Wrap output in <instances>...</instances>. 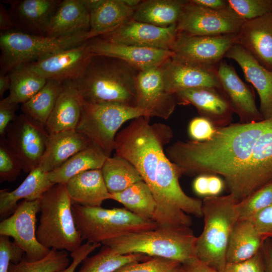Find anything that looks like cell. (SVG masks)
Segmentation results:
<instances>
[{
  "label": "cell",
  "instance_id": "6da1fadb",
  "mask_svg": "<svg viewBox=\"0 0 272 272\" xmlns=\"http://www.w3.org/2000/svg\"><path fill=\"white\" fill-rule=\"evenodd\" d=\"M173 137L169 126L151 124L150 117L143 116L131 120L115 139V155L130 162L151 189L156 203L153 221L160 226L182 223L201 206V199L182 190L180 171L164 151Z\"/></svg>",
  "mask_w": 272,
  "mask_h": 272
},
{
  "label": "cell",
  "instance_id": "7a4b0ae2",
  "mask_svg": "<svg viewBox=\"0 0 272 272\" xmlns=\"http://www.w3.org/2000/svg\"><path fill=\"white\" fill-rule=\"evenodd\" d=\"M269 121L270 118L217 128L214 136L208 141H178L167 147L165 153L182 175L221 176L226 188L231 193L257 139Z\"/></svg>",
  "mask_w": 272,
  "mask_h": 272
},
{
  "label": "cell",
  "instance_id": "3957f363",
  "mask_svg": "<svg viewBox=\"0 0 272 272\" xmlns=\"http://www.w3.org/2000/svg\"><path fill=\"white\" fill-rule=\"evenodd\" d=\"M139 72L117 58L94 55L75 82L85 100L135 107V82Z\"/></svg>",
  "mask_w": 272,
  "mask_h": 272
},
{
  "label": "cell",
  "instance_id": "277c9868",
  "mask_svg": "<svg viewBox=\"0 0 272 272\" xmlns=\"http://www.w3.org/2000/svg\"><path fill=\"white\" fill-rule=\"evenodd\" d=\"M196 239L190 227L158 226L109 239L102 244L118 254L141 253L182 264L196 257Z\"/></svg>",
  "mask_w": 272,
  "mask_h": 272
},
{
  "label": "cell",
  "instance_id": "5b68a950",
  "mask_svg": "<svg viewBox=\"0 0 272 272\" xmlns=\"http://www.w3.org/2000/svg\"><path fill=\"white\" fill-rule=\"evenodd\" d=\"M237 203L230 194L207 196L202 200L203 227L197 237L196 257L218 272L227 263L229 238L239 220Z\"/></svg>",
  "mask_w": 272,
  "mask_h": 272
},
{
  "label": "cell",
  "instance_id": "8992f818",
  "mask_svg": "<svg viewBox=\"0 0 272 272\" xmlns=\"http://www.w3.org/2000/svg\"><path fill=\"white\" fill-rule=\"evenodd\" d=\"M38 241L49 249L73 252L83 241L74 219L72 202L65 184H55L40 198Z\"/></svg>",
  "mask_w": 272,
  "mask_h": 272
},
{
  "label": "cell",
  "instance_id": "52a82bcc",
  "mask_svg": "<svg viewBox=\"0 0 272 272\" xmlns=\"http://www.w3.org/2000/svg\"><path fill=\"white\" fill-rule=\"evenodd\" d=\"M72 209L83 240L91 243L102 244L109 239L158 227L154 221L143 219L125 208L105 209L73 203Z\"/></svg>",
  "mask_w": 272,
  "mask_h": 272
},
{
  "label": "cell",
  "instance_id": "ba28073f",
  "mask_svg": "<svg viewBox=\"0 0 272 272\" xmlns=\"http://www.w3.org/2000/svg\"><path fill=\"white\" fill-rule=\"evenodd\" d=\"M88 34L52 37L18 30L1 32V74H8L20 66L79 45L88 40Z\"/></svg>",
  "mask_w": 272,
  "mask_h": 272
},
{
  "label": "cell",
  "instance_id": "9c48e42d",
  "mask_svg": "<svg viewBox=\"0 0 272 272\" xmlns=\"http://www.w3.org/2000/svg\"><path fill=\"white\" fill-rule=\"evenodd\" d=\"M143 116H146L145 112L137 107L82 98V113L76 130L108 157L114 151L115 139L120 127L127 121Z\"/></svg>",
  "mask_w": 272,
  "mask_h": 272
},
{
  "label": "cell",
  "instance_id": "30bf717a",
  "mask_svg": "<svg viewBox=\"0 0 272 272\" xmlns=\"http://www.w3.org/2000/svg\"><path fill=\"white\" fill-rule=\"evenodd\" d=\"M48 136L44 126L23 113L9 124L2 138L20 161L22 171L29 173L39 166Z\"/></svg>",
  "mask_w": 272,
  "mask_h": 272
},
{
  "label": "cell",
  "instance_id": "8fae6325",
  "mask_svg": "<svg viewBox=\"0 0 272 272\" xmlns=\"http://www.w3.org/2000/svg\"><path fill=\"white\" fill-rule=\"evenodd\" d=\"M245 22L230 8L215 10L191 3L185 6L176 24L178 32L192 36L238 34Z\"/></svg>",
  "mask_w": 272,
  "mask_h": 272
},
{
  "label": "cell",
  "instance_id": "7c38bea8",
  "mask_svg": "<svg viewBox=\"0 0 272 272\" xmlns=\"http://www.w3.org/2000/svg\"><path fill=\"white\" fill-rule=\"evenodd\" d=\"M40 208V198L23 200L11 216L0 223V235L12 237L24 251V257L29 261L44 257L51 250L42 245L37 238L36 216Z\"/></svg>",
  "mask_w": 272,
  "mask_h": 272
},
{
  "label": "cell",
  "instance_id": "4fadbf2b",
  "mask_svg": "<svg viewBox=\"0 0 272 272\" xmlns=\"http://www.w3.org/2000/svg\"><path fill=\"white\" fill-rule=\"evenodd\" d=\"M237 42V34L192 36L178 32L171 50L173 59L185 63L216 66Z\"/></svg>",
  "mask_w": 272,
  "mask_h": 272
},
{
  "label": "cell",
  "instance_id": "5bb4252c",
  "mask_svg": "<svg viewBox=\"0 0 272 272\" xmlns=\"http://www.w3.org/2000/svg\"><path fill=\"white\" fill-rule=\"evenodd\" d=\"M272 182V117L257 139L237 185L231 193L238 201Z\"/></svg>",
  "mask_w": 272,
  "mask_h": 272
},
{
  "label": "cell",
  "instance_id": "9a60e30c",
  "mask_svg": "<svg viewBox=\"0 0 272 272\" xmlns=\"http://www.w3.org/2000/svg\"><path fill=\"white\" fill-rule=\"evenodd\" d=\"M161 66L139 71L135 82V107L147 117L168 119L177 104L175 95L166 90Z\"/></svg>",
  "mask_w": 272,
  "mask_h": 272
},
{
  "label": "cell",
  "instance_id": "2e32d148",
  "mask_svg": "<svg viewBox=\"0 0 272 272\" xmlns=\"http://www.w3.org/2000/svg\"><path fill=\"white\" fill-rule=\"evenodd\" d=\"M93 55L88 40L25 65L47 80L63 82L79 78Z\"/></svg>",
  "mask_w": 272,
  "mask_h": 272
},
{
  "label": "cell",
  "instance_id": "e0dca14e",
  "mask_svg": "<svg viewBox=\"0 0 272 272\" xmlns=\"http://www.w3.org/2000/svg\"><path fill=\"white\" fill-rule=\"evenodd\" d=\"M216 72L221 90L229 101L239 122L248 123L263 120L258 109L253 87L243 82L234 67L222 60L217 65Z\"/></svg>",
  "mask_w": 272,
  "mask_h": 272
},
{
  "label": "cell",
  "instance_id": "ac0fdd59",
  "mask_svg": "<svg viewBox=\"0 0 272 272\" xmlns=\"http://www.w3.org/2000/svg\"><path fill=\"white\" fill-rule=\"evenodd\" d=\"M176 25L163 28L132 19L99 38L113 42L170 50L176 39Z\"/></svg>",
  "mask_w": 272,
  "mask_h": 272
},
{
  "label": "cell",
  "instance_id": "d6986e66",
  "mask_svg": "<svg viewBox=\"0 0 272 272\" xmlns=\"http://www.w3.org/2000/svg\"><path fill=\"white\" fill-rule=\"evenodd\" d=\"M89 41L93 55L117 58L139 71L161 66L174 55L170 50L115 43L99 38Z\"/></svg>",
  "mask_w": 272,
  "mask_h": 272
},
{
  "label": "cell",
  "instance_id": "ffe728a7",
  "mask_svg": "<svg viewBox=\"0 0 272 272\" xmlns=\"http://www.w3.org/2000/svg\"><path fill=\"white\" fill-rule=\"evenodd\" d=\"M175 96L177 104L193 105L200 116L209 120L216 128L232 124L234 112L220 89L214 87L189 89L180 91Z\"/></svg>",
  "mask_w": 272,
  "mask_h": 272
},
{
  "label": "cell",
  "instance_id": "44dd1931",
  "mask_svg": "<svg viewBox=\"0 0 272 272\" xmlns=\"http://www.w3.org/2000/svg\"><path fill=\"white\" fill-rule=\"evenodd\" d=\"M216 67L180 62L171 58L161 66L165 89L173 95L200 87L221 89Z\"/></svg>",
  "mask_w": 272,
  "mask_h": 272
},
{
  "label": "cell",
  "instance_id": "7402d4cb",
  "mask_svg": "<svg viewBox=\"0 0 272 272\" xmlns=\"http://www.w3.org/2000/svg\"><path fill=\"white\" fill-rule=\"evenodd\" d=\"M225 57L239 64L246 81L256 90L260 98L259 111L263 119L272 117V71L263 66L237 43L231 47Z\"/></svg>",
  "mask_w": 272,
  "mask_h": 272
},
{
  "label": "cell",
  "instance_id": "603a6c76",
  "mask_svg": "<svg viewBox=\"0 0 272 272\" xmlns=\"http://www.w3.org/2000/svg\"><path fill=\"white\" fill-rule=\"evenodd\" d=\"M61 1H10L9 13L17 30L45 36L50 22Z\"/></svg>",
  "mask_w": 272,
  "mask_h": 272
},
{
  "label": "cell",
  "instance_id": "cb8c5ba5",
  "mask_svg": "<svg viewBox=\"0 0 272 272\" xmlns=\"http://www.w3.org/2000/svg\"><path fill=\"white\" fill-rule=\"evenodd\" d=\"M237 44L272 71V13L245 21L237 34Z\"/></svg>",
  "mask_w": 272,
  "mask_h": 272
},
{
  "label": "cell",
  "instance_id": "d4e9b609",
  "mask_svg": "<svg viewBox=\"0 0 272 272\" xmlns=\"http://www.w3.org/2000/svg\"><path fill=\"white\" fill-rule=\"evenodd\" d=\"M90 12L88 40L118 28L132 19L135 8L125 0H86Z\"/></svg>",
  "mask_w": 272,
  "mask_h": 272
},
{
  "label": "cell",
  "instance_id": "484cf974",
  "mask_svg": "<svg viewBox=\"0 0 272 272\" xmlns=\"http://www.w3.org/2000/svg\"><path fill=\"white\" fill-rule=\"evenodd\" d=\"M90 12L86 0L61 1L47 29L45 36L68 37L88 33Z\"/></svg>",
  "mask_w": 272,
  "mask_h": 272
},
{
  "label": "cell",
  "instance_id": "4316f807",
  "mask_svg": "<svg viewBox=\"0 0 272 272\" xmlns=\"http://www.w3.org/2000/svg\"><path fill=\"white\" fill-rule=\"evenodd\" d=\"M93 144L76 129L50 134L39 167L47 172H51Z\"/></svg>",
  "mask_w": 272,
  "mask_h": 272
},
{
  "label": "cell",
  "instance_id": "83f0119b",
  "mask_svg": "<svg viewBox=\"0 0 272 272\" xmlns=\"http://www.w3.org/2000/svg\"><path fill=\"white\" fill-rule=\"evenodd\" d=\"M82 113V97L75 80L63 82L61 91L45 124L49 134L75 130Z\"/></svg>",
  "mask_w": 272,
  "mask_h": 272
},
{
  "label": "cell",
  "instance_id": "f1b7e54d",
  "mask_svg": "<svg viewBox=\"0 0 272 272\" xmlns=\"http://www.w3.org/2000/svg\"><path fill=\"white\" fill-rule=\"evenodd\" d=\"M72 203L85 207H101L103 202L109 199L101 169H93L80 173L65 184Z\"/></svg>",
  "mask_w": 272,
  "mask_h": 272
},
{
  "label": "cell",
  "instance_id": "f546056e",
  "mask_svg": "<svg viewBox=\"0 0 272 272\" xmlns=\"http://www.w3.org/2000/svg\"><path fill=\"white\" fill-rule=\"evenodd\" d=\"M48 173L38 167L29 173L23 182L14 190L0 191V216L3 220L11 216L16 210L21 199L35 200L54 184L48 178Z\"/></svg>",
  "mask_w": 272,
  "mask_h": 272
},
{
  "label": "cell",
  "instance_id": "4dcf8cb0",
  "mask_svg": "<svg viewBox=\"0 0 272 272\" xmlns=\"http://www.w3.org/2000/svg\"><path fill=\"white\" fill-rule=\"evenodd\" d=\"M265 240L250 220H238L229 238L227 262H238L251 258L261 248Z\"/></svg>",
  "mask_w": 272,
  "mask_h": 272
},
{
  "label": "cell",
  "instance_id": "1f68e13d",
  "mask_svg": "<svg viewBox=\"0 0 272 272\" xmlns=\"http://www.w3.org/2000/svg\"><path fill=\"white\" fill-rule=\"evenodd\" d=\"M187 1H141L135 8L132 19L160 27L176 25Z\"/></svg>",
  "mask_w": 272,
  "mask_h": 272
},
{
  "label": "cell",
  "instance_id": "d6a6232c",
  "mask_svg": "<svg viewBox=\"0 0 272 272\" xmlns=\"http://www.w3.org/2000/svg\"><path fill=\"white\" fill-rule=\"evenodd\" d=\"M107 157L101 149L93 144L75 154L59 167L48 172V178L54 184H65L80 173L101 169Z\"/></svg>",
  "mask_w": 272,
  "mask_h": 272
},
{
  "label": "cell",
  "instance_id": "836d02e7",
  "mask_svg": "<svg viewBox=\"0 0 272 272\" xmlns=\"http://www.w3.org/2000/svg\"><path fill=\"white\" fill-rule=\"evenodd\" d=\"M109 199L122 204L124 208L138 216L153 221L156 203L151 189L144 180L120 192L110 193Z\"/></svg>",
  "mask_w": 272,
  "mask_h": 272
},
{
  "label": "cell",
  "instance_id": "e575fe53",
  "mask_svg": "<svg viewBox=\"0 0 272 272\" xmlns=\"http://www.w3.org/2000/svg\"><path fill=\"white\" fill-rule=\"evenodd\" d=\"M101 169L106 187L110 193L120 192L143 180L130 162L116 155L107 157Z\"/></svg>",
  "mask_w": 272,
  "mask_h": 272
},
{
  "label": "cell",
  "instance_id": "d590c367",
  "mask_svg": "<svg viewBox=\"0 0 272 272\" xmlns=\"http://www.w3.org/2000/svg\"><path fill=\"white\" fill-rule=\"evenodd\" d=\"M8 74L11 86L9 94L5 99L16 104H23L30 100L44 86L47 81L25 65L14 69Z\"/></svg>",
  "mask_w": 272,
  "mask_h": 272
},
{
  "label": "cell",
  "instance_id": "8d00e7d4",
  "mask_svg": "<svg viewBox=\"0 0 272 272\" xmlns=\"http://www.w3.org/2000/svg\"><path fill=\"white\" fill-rule=\"evenodd\" d=\"M62 86V82L47 80L44 86L37 93L22 104L23 113L45 126Z\"/></svg>",
  "mask_w": 272,
  "mask_h": 272
},
{
  "label": "cell",
  "instance_id": "74e56055",
  "mask_svg": "<svg viewBox=\"0 0 272 272\" xmlns=\"http://www.w3.org/2000/svg\"><path fill=\"white\" fill-rule=\"evenodd\" d=\"M150 257L141 253L118 254L103 245L98 253L84 260L78 272H114L127 263L145 261Z\"/></svg>",
  "mask_w": 272,
  "mask_h": 272
},
{
  "label": "cell",
  "instance_id": "f35d334b",
  "mask_svg": "<svg viewBox=\"0 0 272 272\" xmlns=\"http://www.w3.org/2000/svg\"><path fill=\"white\" fill-rule=\"evenodd\" d=\"M69 263L67 251L51 249L39 260L29 261L24 257L18 263H11L8 272H56L65 268Z\"/></svg>",
  "mask_w": 272,
  "mask_h": 272
},
{
  "label": "cell",
  "instance_id": "ab89813d",
  "mask_svg": "<svg viewBox=\"0 0 272 272\" xmlns=\"http://www.w3.org/2000/svg\"><path fill=\"white\" fill-rule=\"evenodd\" d=\"M272 205V182L262 186L237 205L239 220H251Z\"/></svg>",
  "mask_w": 272,
  "mask_h": 272
},
{
  "label": "cell",
  "instance_id": "60d3db41",
  "mask_svg": "<svg viewBox=\"0 0 272 272\" xmlns=\"http://www.w3.org/2000/svg\"><path fill=\"white\" fill-rule=\"evenodd\" d=\"M230 9L245 21L272 13V0H227Z\"/></svg>",
  "mask_w": 272,
  "mask_h": 272
},
{
  "label": "cell",
  "instance_id": "b9f144b4",
  "mask_svg": "<svg viewBox=\"0 0 272 272\" xmlns=\"http://www.w3.org/2000/svg\"><path fill=\"white\" fill-rule=\"evenodd\" d=\"M180 264L174 260L151 257L145 261L127 263L114 272H169Z\"/></svg>",
  "mask_w": 272,
  "mask_h": 272
},
{
  "label": "cell",
  "instance_id": "7bdbcfd3",
  "mask_svg": "<svg viewBox=\"0 0 272 272\" xmlns=\"http://www.w3.org/2000/svg\"><path fill=\"white\" fill-rule=\"evenodd\" d=\"M22 170L21 164L3 138L0 140V180L13 182Z\"/></svg>",
  "mask_w": 272,
  "mask_h": 272
},
{
  "label": "cell",
  "instance_id": "ee69618b",
  "mask_svg": "<svg viewBox=\"0 0 272 272\" xmlns=\"http://www.w3.org/2000/svg\"><path fill=\"white\" fill-rule=\"evenodd\" d=\"M24 255V251L9 237L0 236V272H8L11 263H19Z\"/></svg>",
  "mask_w": 272,
  "mask_h": 272
},
{
  "label": "cell",
  "instance_id": "f6af8a7d",
  "mask_svg": "<svg viewBox=\"0 0 272 272\" xmlns=\"http://www.w3.org/2000/svg\"><path fill=\"white\" fill-rule=\"evenodd\" d=\"M217 128L208 119L198 116L193 118L188 125V133L191 140L203 142L214 136Z\"/></svg>",
  "mask_w": 272,
  "mask_h": 272
},
{
  "label": "cell",
  "instance_id": "bcb514c9",
  "mask_svg": "<svg viewBox=\"0 0 272 272\" xmlns=\"http://www.w3.org/2000/svg\"><path fill=\"white\" fill-rule=\"evenodd\" d=\"M220 272H265L262 247L254 256L248 259L238 262H227Z\"/></svg>",
  "mask_w": 272,
  "mask_h": 272
},
{
  "label": "cell",
  "instance_id": "7dc6e473",
  "mask_svg": "<svg viewBox=\"0 0 272 272\" xmlns=\"http://www.w3.org/2000/svg\"><path fill=\"white\" fill-rule=\"evenodd\" d=\"M258 233L264 239H272V205L250 220Z\"/></svg>",
  "mask_w": 272,
  "mask_h": 272
},
{
  "label": "cell",
  "instance_id": "c3c4849f",
  "mask_svg": "<svg viewBox=\"0 0 272 272\" xmlns=\"http://www.w3.org/2000/svg\"><path fill=\"white\" fill-rule=\"evenodd\" d=\"M101 244L88 242L82 244L78 249L71 252V256L73 259L71 264L65 268L56 272H75L77 266Z\"/></svg>",
  "mask_w": 272,
  "mask_h": 272
},
{
  "label": "cell",
  "instance_id": "681fc988",
  "mask_svg": "<svg viewBox=\"0 0 272 272\" xmlns=\"http://www.w3.org/2000/svg\"><path fill=\"white\" fill-rule=\"evenodd\" d=\"M18 104L10 103L5 98L0 101V135L3 137L9 124L14 120Z\"/></svg>",
  "mask_w": 272,
  "mask_h": 272
},
{
  "label": "cell",
  "instance_id": "f907efd6",
  "mask_svg": "<svg viewBox=\"0 0 272 272\" xmlns=\"http://www.w3.org/2000/svg\"><path fill=\"white\" fill-rule=\"evenodd\" d=\"M183 272H218L197 257H193L181 264Z\"/></svg>",
  "mask_w": 272,
  "mask_h": 272
},
{
  "label": "cell",
  "instance_id": "816d5d0a",
  "mask_svg": "<svg viewBox=\"0 0 272 272\" xmlns=\"http://www.w3.org/2000/svg\"><path fill=\"white\" fill-rule=\"evenodd\" d=\"M226 188L223 179L214 174H208V196H218Z\"/></svg>",
  "mask_w": 272,
  "mask_h": 272
},
{
  "label": "cell",
  "instance_id": "f5cc1de1",
  "mask_svg": "<svg viewBox=\"0 0 272 272\" xmlns=\"http://www.w3.org/2000/svg\"><path fill=\"white\" fill-rule=\"evenodd\" d=\"M192 188L196 195L208 196V174L196 176L192 183Z\"/></svg>",
  "mask_w": 272,
  "mask_h": 272
},
{
  "label": "cell",
  "instance_id": "db71d44e",
  "mask_svg": "<svg viewBox=\"0 0 272 272\" xmlns=\"http://www.w3.org/2000/svg\"><path fill=\"white\" fill-rule=\"evenodd\" d=\"M198 6L215 10H223L230 9L227 0H190Z\"/></svg>",
  "mask_w": 272,
  "mask_h": 272
},
{
  "label": "cell",
  "instance_id": "11a10c76",
  "mask_svg": "<svg viewBox=\"0 0 272 272\" xmlns=\"http://www.w3.org/2000/svg\"><path fill=\"white\" fill-rule=\"evenodd\" d=\"M16 27L12 17L5 6L0 3V30L1 32L13 30Z\"/></svg>",
  "mask_w": 272,
  "mask_h": 272
},
{
  "label": "cell",
  "instance_id": "9f6ffc18",
  "mask_svg": "<svg viewBox=\"0 0 272 272\" xmlns=\"http://www.w3.org/2000/svg\"><path fill=\"white\" fill-rule=\"evenodd\" d=\"M265 272H272V243L270 239L265 240L262 247Z\"/></svg>",
  "mask_w": 272,
  "mask_h": 272
},
{
  "label": "cell",
  "instance_id": "6f0895ef",
  "mask_svg": "<svg viewBox=\"0 0 272 272\" xmlns=\"http://www.w3.org/2000/svg\"><path fill=\"white\" fill-rule=\"evenodd\" d=\"M11 86V80L9 75L1 74L0 75V96L3 97L4 93Z\"/></svg>",
  "mask_w": 272,
  "mask_h": 272
},
{
  "label": "cell",
  "instance_id": "680465c9",
  "mask_svg": "<svg viewBox=\"0 0 272 272\" xmlns=\"http://www.w3.org/2000/svg\"><path fill=\"white\" fill-rule=\"evenodd\" d=\"M169 272H183L181 268V264L175 267V268L170 270Z\"/></svg>",
  "mask_w": 272,
  "mask_h": 272
},
{
  "label": "cell",
  "instance_id": "91938a15",
  "mask_svg": "<svg viewBox=\"0 0 272 272\" xmlns=\"http://www.w3.org/2000/svg\"><path fill=\"white\" fill-rule=\"evenodd\" d=\"M271 243H272V239H271Z\"/></svg>",
  "mask_w": 272,
  "mask_h": 272
}]
</instances>
